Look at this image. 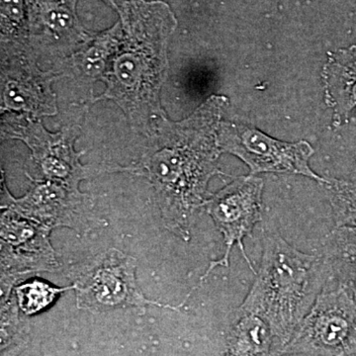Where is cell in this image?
Returning <instances> with one entry per match:
<instances>
[{
  "mask_svg": "<svg viewBox=\"0 0 356 356\" xmlns=\"http://www.w3.org/2000/svg\"><path fill=\"white\" fill-rule=\"evenodd\" d=\"M264 186V179L257 175L236 177L208 199L205 205L206 212L222 234L225 252L219 259L210 262L207 270L199 281L198 286L213 269L218 266L228 268L229 255L235 245L240 248L250 270L257 274L245 252L243 240L252 236L255 226L261 221Z\"/></svg>",
  "mask_w": 356,
  "mask_h": 356,
  "instance_id": "obj_8",
  "label": "cell"
},
{
  "mask_svg": "<svg viewBox=\"0 0 356 356\" xmlns=\"http://www.w3.org/2000/svg\"><path fill=\"white\" fill-rule=\"evenodd\" d=\"M14 291L1 298V356H18L29 341V325Z\"/></svg>",
  "mask_w": 356,
  "mask_h": 356,
  "instance_id": "obj_16",
  "label": "cell"
},
{
  "mask_svg": "<svg viewBox=\"0 0 356 356\" xmlns=\"http://www.w3.org/2000/svg\"><path fill=\"white\" fill-rule=\"evenodd\" d=\"M222 153L233 154L250 168V175L278 173L297 175L311 178L318 184L324 181L310 166L315 154L313 147L306 140L283 142L254 126L243 123L222 122L218 134Z\"/></svg>",
  "mask_w": 356,
  "mask_h": 356,
  "instance_id": "obj_6",
  "label": "cell"
},
{
  "mask_svg": "<svg viewBox=\"0 0 356 356\" xmlns=\"http://www.w3.org/2000/svg\"><path fill=\"white\" fill-rule=\"evenodd\" d=\"M320 184L331 204L336 228L356 226V179L324 177Z\"/></svg>",
  "mask_w": 356,
  "mask_h": 356,
  "instance_id": "obj_17",
  "label": "cell"
},
{
  "mask_svg": "<svg viewBox=\"0 0 356 356\" xmlns=\"http://www.w3.org/2000/svg\"><path fill=\"white\" fill-rule=\"evenodd\" d=\"M294 356H309V355H294Z\"/></svg>",
  "mask_w": 356,
  "mask_h": 356,
  "instance_id": "obj_23",
  "label": "cell"
},
{
  "mask_svg": "<svg viewBox=\"0 0 356 356\" xmlns=\"http://www.w3.org/2000/svg\"><path fill=\"white\" fill-rule=\"evenodd\" d=\"M21 135L14 137L24 140L31 149L33 159L44 179L60 182L79 189L81 180L88 175V168L79 163V156L72 147V135H50L38 124L22 127Z\"/></svg>",
  "mask_w": 356,
  "mask_h": 356,
  "instance_id": "obj_10",
  "label": "cell"
},
{
  "mask_svg": "<svg viewBox=\"0 0 356 356\" xmlns=\"http://www.w3.org/2000/svg\"><path fill=\"white\" fill-rule=\"evenodd\" d=\"M228 98L212 96L191 116L159 121V134L139 161L122 170L144 177L156 191L163 222L189 242L199 210L210 198L208 184L225 175L219 166L221 118Z\"/></svg>",
  "mask_w": 356,
  "mask_h": 356,
  "instance_id": "obj_1",
  "label": "cell"
},
{
  "mask_svg": "<svg viewBox=\"0 0 356 356\" xmlns=\"http://www.w3.org/2000/svg\"><path fill=\"white\" fill-rule=\"evenodd\" d=\"M323 83L325 103L332 110V125L341 127L356 109V44L329 53Z\"/></svg>",
  "mask_w": 356,
  "mask_h": 356,
  "instance_id": "obj_12",
  "label": "cell"
},
{
  "mask_svg": "<svg viewBox=\"0 0 356 356\" xmlns=\"http://www.w3.org/2000/svg\"><path fill=\"white\" fill-rule=\"evenodd\" d=\"M276 350L277 343L266 321L238 307L227 330L221 356H275Z\"/></svg>",
  "mask_w": 356,
  "mask_h": 356,
  "instance_id": "obj_13",
  "label": "cell"
},
{
  "mask_svg": "<svg viewBox=\"0 0 356 356\" xmlns=\"http://www.w3.org/2000/svg\"><path fill=\"white\" fill-rule=\"evenodd\" d=\"M2 43L24 44L29 39L26 0H1Z\"/></svg>",
  "mask_w": 356,
  "mask_h": 356,
  "instance_id": "obj_19",
  "label": "cell"
},
{
  "mask_svg": "<svg viewBox=\"0 0 356 356\" xmlns=\"http://www.w3.org/2000/svg\"><path fill=\"white\" fill-rule=\"evenodd\" d=\"M34 67L19 72H6L3 99L7 108L22 110L34 115L53 114L55 103L46 81L33 72ZM25 70L27 67H25Z\"/></svg>",
  "mask_w": 356,
  "mask_h": 356,
  "instance_id": "obj_14",
  "label": "cell"
},
{
  "mask_svg": "<svg viewBox=\"0 0 356 356\" xmlns=\"http://www.w3.org/2000/svg\"><path fill=\"white\" fill-rule=\"evenodd\" d=\"M1 298L27 276L38 273H58L60 262L51 242L53 229L10 209H1Z\"/></svg>",
  "mask_w": 356,
  "mask_h": 356,
  "instance_id": "obj_7",
  "label": "cell"
},
{
  "mask_svg": "<svg viewBox=\"0 0 356 356\" xmlns=\"http://www.w3.org/2000/svg\"><path fill=\"white\" fill-rule=\"evenodd\" d=\"M348 356H356V351L355 353H353V355H348Z\"/></svg>",
  "mask_w": 356,
  "mask_h": 356,
  "instance_id": "obj_21",
  "label": "cell"
},
{
  "mask_svg": "<svg viewBox=\"0 0 356 356\" xmlns=\"http://www.w3.org/2000/svg\"><path fill=\"white\" fill-rule=\"evenodd\" d=\"M356 351V298L327 285L276 356H348Z\"/></svg>",
  "mask_w": 356,
  "mask_h": 356,
  "instance_id": "obj_5",
  "label": "cell"
},
{
  "mask_svg": "<svg viewBox=\"0 0 356 356\" xmlns=\"http://www.w3.org/2000/svg\"><path fill=\"white\" fill-rule=\"evenodd\" d=\"M74 290V285L57 287L43 280H34L22 282L14 288L21 312L26 316L37 315L48 309L65 291Z\"/></svg>",
  "mask_w": 356,
  "mask_h": 356,
  "instance_id": "obj_18",
  "label": "cell"
},
{
  "mask_svg": "<svg viewBox=\"0 0 356 356\" xmlns=\"http://www.w3.org/2000/svg\"><path fill=\"white\" fill-rule=\"evenodd\" d=\"M119 14L120 21L97 37L103 56L99 76L107 84L102 98L113 99L135 125L149 127V119L165 117L159 93L177 20L161 0H129Z\"/></svg>",
  "mask_w": 356,
  "mask_h": 356,
  "instance_id": "obj_2",
  "label": "cell"
},
{
  "mask_svg": "<svg viewBox=\"0 0 356 356\" xmlns=\"http://www.w3.org/2000/svg\"><path fill=\"white\" fill-rule=\"evenodd\" d=\"M262 243L259 273L240 307L269 325L276 356L329 284L330 273L323 255L300 252L277 234H266Z\"/></svg>",
  "mask_w": 356,
  "mask_h": 356,
  "instance_id": "obj_3",
  "label": "cell"
},
{
  "mask_svg": "<svg viewBox=\"0 0 356 356\" xmlns=\"http://www.w3.org/2000/svg\"><path fill=\"white\" fill-rule=\"evenodd\" d=\"M137 259L117 248H110L72 271L70 280L76 291V307L81 310L103 313L147 306L179 310L182 305L161 304L147 298L138 284Z\"/></svg>",
  "mask_w": 356,
  "mask_h": 356,
  "instance_id": "obj_4",
  "label": "cell"
},
{
  "mask_svg": "<svg viewBox=\"0 0 356 356\" xmlns=\"http://www.w3.org/2000/svg\"><path fill=\"white\" fill-rule=\"evenodd\" d=\"M330 283L356 298V226L334 227L325 238L324 254Z\"/></svg>",
  "mask_w": 356,
  "mask_h": 356,
  "instance_id": "obj_15",
  "label": "cell"
},
{
  "mask_svg": "<svg viewBox=\"0 0 356 356\" xmlns=\"http://www.w3.org/2000/svg\"><path fill=\"white\" fill-rule=\"evenodd\" d=\"M355 125H356V112H355Z\"/></svg>",
  "mask_w": 356,
  "mask_h": 356,
  "instance_id": "obj_22",
  "label": "cell"
},
{
  "mask_svg": "<svg viewBox=\"0 0 356 356\" xmlns=\"http://www.w3.org/2000/svg\"><path fill=\"white\" fill-rule=\"evenodd\" d=\"M30 179L31 186L21 198L13 197L2 184L1 209L13 210L53 229H72L79 236L88 235L98 222H105L95 217L90 195L60 182Z\"/></svg>",
  "mask_w": 356,
  "mask_h": 356,
  "instance_id": "obj_9",
  "label": "cell"
},
{
  "mask_svg": "<svg viewBox=\"0 0 356 356\" xmlns=\"http://www.w3.org/2000/svg\"><path fill=\"white\" fill-rule=\"evenodd\" d=\"M103 1L106 2V3L109 4L110 6L116 9L117 13H120L122 9L125 7L129 0H103Z\"/></svg>",
  "mask_w": 356,
  "mask_h": 356,
  "instance_id": "obj_20",
  "label": "cell"
},
{
  "mask_svg": "<svg viewBox=\"0 0 356 356\" xmlns=\"http://www.w3.org/2000/svg\"><path fill=\"white\" fill-rule=\"evenodd\" d=\"M29 39L40 46L69 49L88 41L76 15L77 0H26Z\"/></svg>",
  "mask_w": 356,
  "mask_h": 356,
  "instance_id": "obj_11",
  "label": "cell"
}]
</instances>
